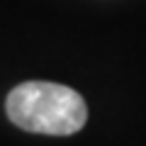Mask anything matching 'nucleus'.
Here are the masks:
<instances>
[{"mask_svg": "<svg viewBox=\"0 0 146 146\" xmlns=\"http://www.w3.org/2000/svg\"><path fill=\"white\" fill-rule=\"evenodd\" d=\"M5 110L12 124L32 134L68 136L83 129L88 105L73 88L46 80H29L10 90Z\"/></svg>", "mask_w": 146, "mask_h": 146, "instance_id": "obj_1", "label": "nucleus"}]
</instances>
